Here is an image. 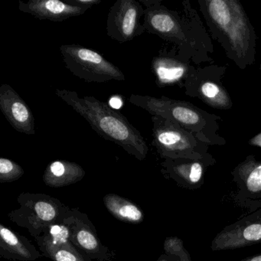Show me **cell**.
Masks as SVG:
<instances>
[{
  "label": "cell",
  "mask_w": 261,
  "mask_h": 261,
  "mask_svg": "<svg viewBox=\"0 0 261 261\" xmlns=\"http://www.w3.org/2000/svg\"><path fill=\"white\" fill-rule=\"evenodd\" d=\"M259 71H261V62H260V64H259Z\"/></svg>",
  "instance_id": "cell-29"
},
{
  "label": "cell",
  "mask_w": 261,
  "mask_h": 261,
  "mask_svg": "<svg viewBox=\"0 0 261 261\" xmlns=\"http://www.w3.org/2000/svg\"><path fill=\"white\" fill-rule=\"evenodd\" d=\"M248 144L255 147L261 148V133L250 138L248 140Z\"/></svg>",
  "instance_id": "cell-27"
},
{
  "label": "cell",
  "mask_w": 261,
  "mask_h": 261,
  "mask_svg": "<svg viewBox=\"0 0 261 261\" xmlns=\"http://www.w3.org/2000/svg\"><path fill=\"white\" fill-rule=\"evenodd\" d=\"M0 256L10 260L34 261L42 253L28 238L0 224Z\"/></svg>",
  "instance_id": "cell-17"
},
{
  "label": "cell",
  "mask_w": 261,
  "mask_h": 261,
  "mask_svg": "<svg viewBox=\"0 0 261 261\" xmlns=\"http://www.w3.org/2000/svg\"><path fill=\"white\" fill-rule=\"evenodd\" d=\"M212 39L240 69L255 62L256 35L244 7L238 0H198Z\"/></svg>",
  "instance_id": "cell-2"
},
{
  "label": "cell",
  "mask_w": 261,
  "mask_h": 261,
  "mask_svg": "<svg viewBox=\"0 0 261 261\" xmlns=\"http://www.w3.org/2000/svg\"><path fill=\"white\" fill-rule=\"evenodd\" d=\"M261 243V207L222 229L212 241L213 251L235 250Z\"/></svg>",
  "instance_id": "cell-11"
},
{
  "label": "cell",
  "mask_w": 261,
  "mask_h": 261,
  "mask_svg": "<svg viewBox=\"0 0 261 261\" xmlns=\"http://www.w3.org/2000/svg\"><path fill=\"white\" fill-rule=\"evenodd\" d=\"M144 7L146 32L176 46L178 54L195 65L212 62V39L196 10L189 0L182 2V13L169 10L162 0H141Z\"/></svg>",
  "instance_id": "cell-1"
},
{
  "label": "cell",
  "mask_w": 261,
  "mask_h": 261,
  "mask_svg": "<svg viewBox=\"0 0 261 261\" xmlns=\"http://www.w3.org/2000/svg\"><path fill=\"white\" fill-rule=\"evenodd\" d=\"M74 221V208H69L63 218L48 226L41 236L35 238L39 250L42 248L75 247L71 241V230Z\"/></svg>",
  "instance_id": "cell-19"
},
{
  "label": "cell",
  "mask_w": 261,
  "mask_h": 261,
  "mask_svg": "<svg viewBox=\"0 0 261 261\" xmlns=\"http://www.w3.org/2000/svg\"><path fill=\"white\" fill-rule=\"evenodd\" d=\"M17 201L20 207L8 214L9 219L27 228L34 238L63 218L70 208L58 198L44 193H21Z\"/></svg>",
  "instance_id": "cell-5"
},
{
  "label": "cell",
  "mask_w": 261,
  "mask_h": 261,
  "mask_svg": "<svg viewBox=\"0 0 261 261\" xmlns=\"http://www.w3.org/2000/svg\"><path fill=\"white\" fill-rule=\"evenodd\" d=\"M174 256H169V255L163 254L160 256L157 261H192L191 259L190 255L188 253L186 256H182V257H175Z\"/></svg>",
  "instance_id": "cell-26"
},
{
  "label": "cell",
  "mask_w": 261,
  "mask_h": 261,
  "mask_svg": "<svg viewBox=\"0 0 261 261\" xmlns=\"http://www.w3.org/2000/svg\"><path fill=\"white\" fill-rule=\"evenodd\" d=\"M86 172L82 166L67 160H56L47 166L43 181L51 188H62L82 181Z\"/></svg>",
  "instance_id": "cell-18"
},
{
  "label": "cell",
  "mask_w": 261,
  "mask_h": 261,
  "mask_svg": "<svg viewBox=\"0 0 261 261\" xmlns=\"http://www.w3.org/2000/svg\"><path fill=\"white\" fill-rule=\"evenodd\" d=\"M56 94L83 117L105 140L114 142L140 161L146 158L149 148L146 140L119 111L91 96L80 97L75 91L56 89Z\"/></svg>",
  "instance_id": "cell-3"
},
{
  "label": "cell",
  "mask_w": 261,
  "mask_h": 261,
  "mask_svg": "<svg viewBox=\"0 0 261 261\" xmlns=\"http://www.w3.org/2000/svg\"><path fill=\"white\" fill-rule=\"evenodd\" d=\"M164 250L166 255L175 257L181 258L189 253L183 246L182 241L176 237L166 238L164 242Z\"/></svg>",
  "instance_id": "cell-23"
},
{
  "label": "cell",
  "mask_w": 261,
  "mask_h": 261,
  "mask_svg": "<svg viewBox=\"0 0 261 261\" xmlns=\"http://www.w3.org/2000/svg\"><path fill=\"white\" fill-rule=\"evenodd\" d=\"M24 173V169L16 162L4 157L0 158V183L17 181Z\"/></svg>",
  "instance_id": "cell-22"
},
{
  "label": "cell",
  "mask_w": 261,
  "mask_h": 261,
  "mask_svg": "<svg viewBox=\"0 0 261 261\" xmlns=\"http://www.w3.org/2000/svg\"><path fill=\"white\" fill-rule=\"evenodd\" d=\"M66 68L76 77L87 82L103 83L125 80V75L117 66L100 53L79 45L60 47Z\"/></svg>",
  "instance_id": "cell-7"
},
{
  "label": "cell",
  "mask_w": 261,
  "mask_h": 261,
  "mask_svg": "<svg viewBox=\"0 0 261 261\" xmlns=\"http://www.w3.org/2000/svg\"><path fill=\"white\" fill-rule=\"evenodd\" d=\"M239 261H261V254L253 255V256H248L244 258Z\"/></svg>",
  "instance_id": "cell-28"
},
{
  "label": "cell",
  "mask_w": 261,
  "mask_h": 261,
  "mask_svg": "<svg viewBox=\"0 0 261 261\" xmlns=\"http://www.w3.org/2000/svg\"><path fill=\"white\" fill-rule=\"evenodd\" d=\"M74 212L71 241L76 248L91 260L113 261L117 255L115 250L102 244L88 215L79 208H74Z\"/></svg>",
  "instance_id": "cell-13"
},
{
  "label": "cell",
  "mask_w": 261,
  "mask_h": 261,
  "mask_svg": "<svg viewBox=\"0 0 261 261\" xmlns=\"http://www.w3.org/2000/svg\"><path fill=\"white\" fill-rule=\"evenodd\" d=\"M144 7L136 0H117L110 9L107 20V34L120 42H129L146 32L140 20Z\"/></svg>",
  "instance_id": "cell-9"
},
{
  "label": "cell",
  "mask_w": 261,
  "mask_h": 261,
  "mask_svg": "<svg viewBox=\"0 0 261 261\" xmlns=\"http://www.w3.org/2000/svg\"><path fill=\"white\" fill-rule=\"evenodd\" d=\"M152 145L162 159L200 160L208 151V145L173 123L159 116H152Z\"/></svg>",
  "instance_id": "cell-6"
},
{
  "label": "cell",
  "mask_w": 261,
  "mask_h": 261,
  "mask_svg": "<svg viewBox=\"0 0 261 261\" xmlns=\"http://www.w3.org/2000/svg\"><path fill=\"white\" fill-rule=\"evenodd\" d=\"M103 201L107 210L119 221L139 224L144 220L143 211L130 200L108 193L103 197Z\"/></svg>",
  "instance_id": "cell-20"
},
{
  "label": "cell",
  "mask_w": 261,
  "mask_h": 261,
  "mask_svg": "<svg viewBox=\"0 0 261 261\" xmlns=\"http://www.w3.org/2000/svg\"><path fill=\"white\" fill-rule=\"evenodd\" d=\"M108 105L111 107L112 109L119 110L123 106V97L120 95H114L110 97Z\"/></svg>",
  "instance_id": "cell-25"
},
{
  "label": "cell",
  "mask_w": 261,
  "mask_h": 261,
  "mask_svg": "<svg viewBox=\"0 0 261 261\" xmlns=\"http://www.w3.org/2000/svg\"><path fill=\"white\" fill-rule=\"evenodd\" d=\"M191 61L178 54L177 48L161 50L151 62V70L159 88L178 85L184 88L188 76L193 69Z\"/></svg>",
  "instance_id": "cell-14"
},
{
  "label": "cell",
  "mask_w": 261,
  "mask_h": 261,
  "mask_svg": "<svg viewBox=\"0 0 261 261\" xmlns=\"http://www.w3.org/2000/svg\"><path fill=\"white\" fill-rule=\"evenodd\" d=\"M0 109L10 124L18 132L35 135V118L25 100L10 85L0 87Z\"/></svg>",
  "instance_id": "cell-15"
},
{
  "label": "cell",
  "mask_w": 261,
  "mask_h": 261,
  "mask_svg": "<svg viewBox=\"0 0 261 261\" xmlns=\"http://www.w3.org/2000/svg\"><path fill=\"white\" fill-rule=\"evenodd\" d=\"M19 10L40 20L63 22L85 14L88 9L74 7L60 0H29L19 2Z\"/></svg>",
  "instance_id": "cell-16"
},
{
  "label": "cell",
  "mask_w": 261,
  "mask_h": 261,
  "mask_svg": "<svg viewBox=\"0 0 261 261\" xmlns=\"http://www.w3.org/2000/svg\"><path fill=\"white\" fill-rule=\"evenodd\" d=\"M42 256L53 261H92L81 253L75 247H61L58 248L40 249Z\"/></svg>",
  "instance_id": "cell-21"
},
{
  "label": "cell",
  "mask_w": 261,
  "mask_h": 261,
  "mask_svg": "<svg viewBox=\"0 0 261 261\" xmlns=\"http://www.w3.org/2000/svg\"><path fill=\"white\" fill-rule=\"evenodd\" d=\"M238 188L233 195L235 202L253 213L261 207V161L249 155L231 171Z\"/></svg>",
  "instance_id": "cell-10"
},
{
  "label": "cell",
  "mask_w": 261,
  "mask_h": 261,
  "mask_svg": "<svg viewBox=\"0 0 261 261\" xmlns=\"http://www.w3.org/2000/svg\"><path fill=\"white\" fill-rule=\"evenodd\" d=\"M216 163V160L207 152L200 160L164 159L161 172L165 178L173 180L184 189H200L204 182L206 171Z\"/></svg>",
  "instance_id": "cell-12"
},
{
  "label": "cell",
  "mask_w": 261,
  "mask_h": 261,
  "mask_svg": "<svg viewBox=\"0 0 261 261\" xmlns=\"http://www.w3.org/2000/svg\"><path fill=\"white\" fill-rule=\"evenodd\" d=\"M65 2L74 7H82V8L91 9L94 6L98 5L101 3V0H66Z\"/></svg>",
  "instance_id": "cell-24"
},
{
  "label": "cell",
  "mask_w": 261,
  "mask_h": 261,
  "mask_svg": "<svg viewBox=\"0 0 261 261\" xmlns=\"http://www.w3.org/2000/svg\"><path fill=\"white\" fill-rule=\"evenodd\" d=\"M129 101L152 116H159L179 125L208 146H224L226 140L219 134V116L210 114L189 102L169 97L131 94Z\"/></svg>",
  "instance_id": "cell-4"
},
{
  "label": "cell",
  "mask_w": 261,
  "mask_h": 261,
  "mask_svg": "<svg viewBox=\"0 0 261 261\" xmlns=\"http://www.w3.org/2000/svg\"><path fill=\"white\" fill-rule=\"evenodd\" d=\"M226 71L227 65L194 67L185 83V93L189 97L199 99L211 108L229 111L233 107V101L221 82Z\"/></svg>",
  "instance_id": "cell-8"
}]
</instances>
